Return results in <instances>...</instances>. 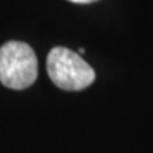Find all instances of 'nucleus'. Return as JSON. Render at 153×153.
Returning <instances> with one entry per match:
<instances>
[{"label": "nucleus", "mask_w": 153, "mask_h": 153, "mask_svg": "<svg viewBox=\"0 0 153 153\" xmlns=\"http://www.w3.org/2000/svg\"><path fill=\"white\" fill-rule=\"evenodd\" d=\"M38 62L34 50L22 41L0 47V82L10 89H24L37 79Z\"/></svg>", "instance_id": "obj_1"}, {"label": "nucleus", "mask_w": 153, "mask_h": 153, "mask_svg": "<svg viewBox=\"0 0 153 153\" xmlns=\"http://www.w3.org/2000/svg\"><path fill=\"white\" fill-rule=\"evenodd\" d=\"M84 51H85L84 48H79V50H78V53H79V54H84Z\"/></svg>", "instance_id": "obj_4"}, {"label": "nucleus", "mask_w": 153, "mask_h": 153, "mask_svg": "<svg viewBox=\"0 0 153 153\" xmlns=\"http://www.w3.org/2000/svg\"><path fill=\"white\" fill-rule=\"evenodd\" d=\"M50 79L64 91H81L95 81V71L79 54L65 47H54L47 57Z\"/></svg>", "instance_id": "obj_2"}, {"label": "nucleus", "mask_w": 153, "mask_h": 153, "mask_svg": "<svg viewBox=\"0 0 153 153\" xmlns=\"http://www.w3.org/2000/svg\"><path fill=\"white\" fill-rule=\"evenodd\" d=\"M72 3H81V4H87V3H92V1H97V0H70Z\"/></svg>", "instance_id": "obj_3"}]
</instances>
